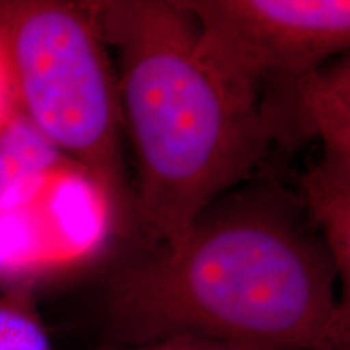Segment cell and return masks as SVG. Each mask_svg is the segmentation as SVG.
I'll return each mask as SVG.
<instances>
[{
    "label": "cell",
    "mask_w": 350,
    "mask_h": 350,
    "mask_svg": "<svg viewBox=\"0 0 350 350\" xmlns=\"http://www.w3.org/2000/svg\"><path fill=\"white\" fill-rule=\"evenodd\" d=\"M294 94L305 125L323 144L318 172L350 178V68L349 59L299 78Z\"/></svg>",
    "instance_id": "8992f818"
},
{
    "label": "cell",
    "mask_w": 350,
    "mask_h": 350,
    "mask_svg": "<svg viewBox=\"0 0 350 350\" xmlns=\"http://www.w3.org/2000/svg\"><path fill=\"white\" fill-rule=\"evenodd\" d=\"M25 208L54 274L94 256L117 222L109 196L75 163L55 170Z\"/></svg>",
    "instance_id": "5b68a950"
},
{
    "label": "cell",
    "mask_w": 350,
    "mask_h": 350,
    "mask_svg": "<svg viewBox=\"0 0 350 350\" xmlns=\"http://www.w3.org/2000/svg\"><path fill=\"white\" fill-rule=\"evenodd\" d=\"M29 287L0 291V350H54Z\"/></svg>",
    "instance_id": "9c48e42d"
},
{
    "label": "cell",
    "mask_w": 350,
    "mask_h": 350,
    "mask_svg": "<svg viewBox=\"0 0 350 350\" xmlns=\"http://www.w3.org/2000/svg\"><path fill=\"white\" fill-rule=\"evenodd\" d=\"M103 350H250L200 338H167L139 344H117Z\"/></svg>",
    "instance_id": "30bf717a"
},
{
    "label": "cell",
    "mask_w": 350,
    "mask_h": 350,
    "mask_svg": "<svg viewBox=\"0 0 350 350\" xmlns=\"http://www.w3.org/2000/svg\"><path fill=\"white\" fill-rule=\"evenodd\" d=\"M93 7L119 59L122 120L138 159L135 211L144 234L172 250L219 196L253 172L271 122L204 59L198 23L182 0Z\"/></svg>",
    "instance_id": "7a4b0ae2"
},
{
    "label": "cell",
    "mask_w": 350,
    "mask_h": 350,
    "mask_svg": "<svg viewBox=\"0 0 350 350\" xmlns=\"http://www.w3.org/2000/svg\"><path fill=\"white\" fill-rule=\"evenodd\" d=\"M20 113L18 99H16L15 85H13L12 68L7 52L0 42V126L10 122Z\"/></svg>",
    "instance_id": "8fae6325"
},
{
    "label": "cell",
    "mask_w": 350,
    "mask_h": 350,
    "mask_svg": "<svg viewBox=\"0 0 350 350\" xmlns=\"http://www.w3.org/2000/svg\"><path fill=\"white\" fill-rule=\"evenodd\" d=\"M52 275L25 206L0 213V291L29 287Z\"/></svg>",
    "instance_id": "ba28073f"
},
{
    "label": "cell",
    "mask_w": 350,
    "mask_h": 350,
    "mask_svg": "<svg viewBox=\"0 0 350 350\" xmlns=\"http://www.w3.org/2000/svg\"><path fill=\"white\" fill-rule=\"evenodd\" d=\"M182 2L198 23L204 59L256 104L269 83L294 85L349 49V0Z\"/></svg>",
    "instance_id": "277c9868"
},
{
    "label": "cell",
    "mask_w": 350,
    "mask_h": 350,
    "mask_svg": "<svg viewBox=\"0 0 350 350\" xmlns=\"http://www.w3.org/2000/svg\"><path fill=\"white\" fill-rule=\"evenodd\" d=\"M0 42L20 112L103 188L122 221L130 193L119 88L93 2H0Z\"/></svg>",
    "instance_id": "3957f363"
},
{
    "label": "cell",
    "mask_w": 350,
    "mask_h": 350,
    "mask_svg": "<svg viewBox=\"0 0 350 350\" xmlns=\"http://www.w3.org/2000/svg\"><path fill=\"white\" fill-rule=\"evenodd\" d=\"M113 275L119 344L200 338L250 350H344L349 300L325 243L266 204L203 213L178 247ZM340 279V278H339Z\"/></svg>",
    "instance_id": "6da1fadb"
},
{
    "label": "cell",
    "mask_w": 350,
    "mask_h": 350,
    "mask_svg": "<svg viewBox=\"0 0 350 350\" xmlns=\"http://www.w3.org/2000/svg\"><path fill=\"white\" fill-rule=\"evenodd\" d=\"M72 163L23 113L0 126V213L33 200L55 170Z\"/></svg>",
    "instance_id": "52a82bcc"
}]
</instances>
